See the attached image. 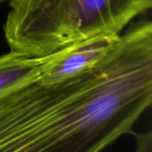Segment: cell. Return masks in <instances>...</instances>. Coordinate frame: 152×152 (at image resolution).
Instances as JSON below:
<instances>
[{
  "label": "cell",
  "instance_id": "obj_1",
  "mask_svg": "<svg viewBox=\"0 0 152 152\" xmlns=\"http://www.w3.org/2000/svg\"><path fill=\"white\" fill-rule=\"evenodd\" d=\"M152 102V22L130 27L77 75L36 81L0 99V152H101Z\"/></svg>",
  "mask_w": 152,
  "mask_h": 152
},
{
  "label": "cell",
  "instance_id": "obj_2",
  "mask_svg": "<svg viewBox=\"0 0 152 152\" xmlns=\"http://www.w3.org/2000/svg\"><path fill=\"white\" fill-rule=\"evenodd\" d=\"M152 0H11L4 34L12 51L34 57L86 39L120 35Z\"/></svg>",
  "mask_w": 152,
  "mask_h": 152
},
{
  "label": "cell",
  "instance_id": "obj_3",
  "mask_svg": "<svg viewBox=\"0 0 152 152\" xmlns=\"http://www.w3.org/2000/svg\"><path fill=\"white\" fill-rule=\"evenodd\" d=\"M119 38L120 35L99 36L46 56L38 78L53 82L77 75L99 62Z\"/></svg>",
  "mask_w": 152,
  "mask_h": 152
},
{
  "label": "cell",
  "instance_id": "obj_4",
  "mask_svg": "<svg viewBox=\"0 0 152 152\" xmlns=\"http://www.w3.org/2000/svg\"><path fill=\"white\" fill-rule=\"evenodd\" d=\"M44 63L45 56L34 57L12 50L0 56V99L36 81Z\"/></svg>",
  "mask_w": 152,
  "mask_h": 152
},
{
  "label": "cell",
  "instance_id": "obj_5",
  "mask_svg": "<svg viewBox=\"0 0 152 152\" xmlns=\"http://www.w3.org/2000/svg\"><path fill=\"white\" fill-rule=\"evenodd\" d=\"M136 139V148L134 152H152V134L151 132L146 133H133Z\"/></svg>",
  "mask_w": 152,
  "mask_h": 152
},
{
  "label": "cell",
  "instance_id": "obj_6",
  "mask_svg": "<svg viewBox=\"0 0 152 152\" xmlns=\"http://www.w3.org/2000/svg\"><path fill=\"white\" fill-rule=\"evenodd\" d=\"M11 0H0V4H4V3H6V2H10Z\"/></svg>",
  "mask_w": 152,
  "mask_h": 152
}]
</instances>
